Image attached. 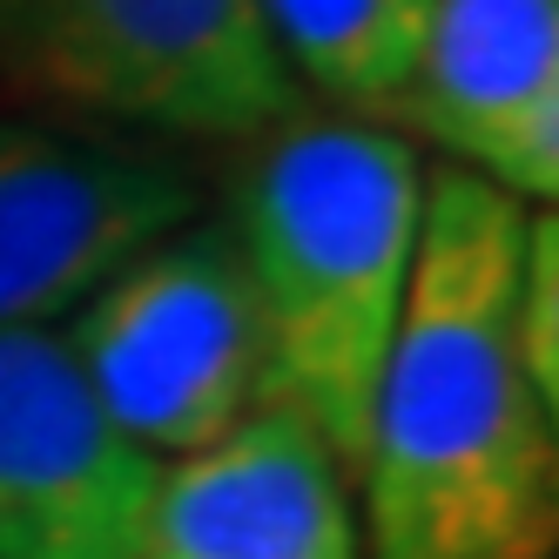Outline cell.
I'll return each mask as SVG.
<instances>
[{"label": "cell", "mask_w": 559, "mask_h": 559, "mask_svg": "<svg viewBox=\"0 0 559 559\" xmlns=\"http://www.w3.org/2000/svg\"><path fill=\"white\" fill-rule=\"evenodd\" d=\"M533 203L472 169L425 176L405 310L357 465L365 559H552V397L519 357V263Z\"/></svg>", "instance_id": "1"}, {"label": "cell", "mask_w": 559, "mask_h": 559, "mask_svg": "<svg viewBox=\"0 0 559 559\" xmlns=\"http://www.w3.org/2000/svg\"><path fill=\"white\" fill-rule=\"evenodd\" d=\"M229 182V243L270 337L276 397L310 418L357 486L378 371L405 310L425 163L357 115H284Z\"/></svg>", "instance_id": "2"}, {"label": "cell", "mask_w": 559, "mask_h": 559, "mask_svg": "<svg viewBox=\"0 0 559 559\" xmlns=\"http://www.w3.org/2000/svg\"><path fill=\"white\" fill-rule=\"evenodd\" d=\"M0 88L210 142L297 115L257 0H0Z\"/></svg>", "instance_id": "3"}, {"label": "cell", "mask_w": 559, "mask_h": 559, "mask_svg": "<svg viewBox=\"0 0 559 559\" xmlns=\"http://www.w3.org/2000/svg\"><path fill=\"white\" fill-rule=\"evenodd\" d=\"M108 418L148 459H189L276 397L270 337L223 223H182L74 304L61 331Z\"/></svg>", "instance_id": "4"}, {"label": "cell", "mask_w": 559, "mask_h": 559, "mask_svg": "<svg viewBox=\"0 0 559 559\" xmlns=\"http://www.w3.org/2000/svg\"><path fill=\"white\" fill-rule=\"evenodd\" d=\"M155 486L68 337L0 324V559H142Z\"/></svg>", "instance_id": "5"}, {"label": "cell", "mask_w": 559, "mask_h": 559, "mask_svg": "<svg viewBox=\"0 0 559 559\" xmlns=\"http://www.w3.org/2000/svg\"><path fill=\"white\" fill-rule=\"evenodd\" d=\"M195 203L189 169L155 148L55 122H0V324L68 317L182 229Z\"/></svg>", "instance_id": "6"}, {"label": "cell", "mask_w": 559, "mask_h": 559, "mask_svg": "<svg viewBox=\"0 0 559 559\" xmlns=\"http://www.w3.org/2000/svg\"><path fill=\"white\" fill-rule=\"evenodd\" d=\"M397 122L519 203L559 189V0H431Z\"/></svg>", "instance_id": "7"}, {"label": "cell", "mask_w": 559, "mask_h": 559, "mask_svg": "<svg viewBox=\"0 0 559 559\" xmlns=\"http://www.w3.org/2000/svg\"><path fill=\"white\" fill-rule=\"evenodd\" d=\"M142 559H365L350 478L284 397L229 438L169 459Z\"/></svg>", "instance_id": "8"}, {"label": "cell", "mask_w": 559, "mask_h": 559, "mask_svg": "<svg viewBox=\"0 0 559 559\" xmlns=\"http://www.w3.org/2000/svg\"><path fill=\"white\" fill-rule=\"evenodd\" d=\"M276 55L344 115H397L431 0H257Z\"/></svg>", "instance_id": "9"}]
</instances>
